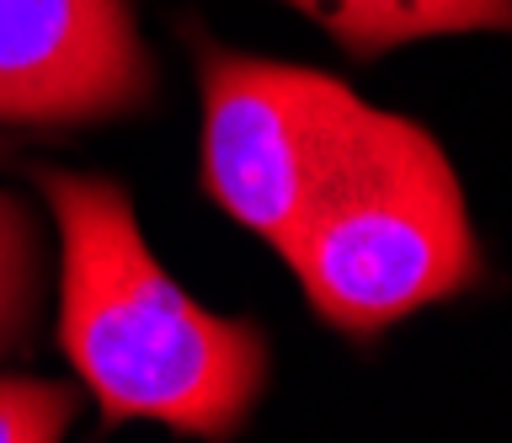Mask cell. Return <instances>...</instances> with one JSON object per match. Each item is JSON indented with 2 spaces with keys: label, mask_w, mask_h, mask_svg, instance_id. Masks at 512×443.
<instances>
[{
  "label": "cell",
  "mask_w": 512,
  "mask_h": 443,
  "mask_svg": "<svg viewBox=\"0 0 512 443\" xmlns=\"http://www.w3.org/2000/svg\"><path fill=\"white\" fill-rule=\"evenodd\" d=\"M358 59L448 33H512V0H288Z\"/></svg>",
  "instance_id": "5b68a950"
},
{
  "label": "cell",
  "mask_w": 512,
  "mask_h": 443,
  "mask_svg": "<svg viewBox=\"0 0 512 443\" xmlns=\"http://www.w3.org/2000/svg\"><path fill=\"white\" fill-rule=\"evenodd\" d=\"M32 289H38V267H32V230L16 198L0 193V358L16 353L32 321Z\"/></svg>",
  "instance_id": "8992f818"
},
{
  "label": "cell",
  "mask_w": 512,
  "mask_h": 443,
  "mask_svg": "<svg viewBox=\"0 0 512 443\" xmlns=\"http://www.w3.org/2000/svg\"><path fill=\"white\" fill-rule=\"evenodd\" d=\"M150 102L155 65L128 0H0L6 129H80Z\"/></svg>",
  "instance_id": "277c9868"
},
{
  "label": "cell",
  "mask_w": 512,
  "mask_h": 443,
  "mask_svg": "<svg viewBox=\"0 0 512 443\" xmlns=\"http://www.w3.org/2000/svg\"><path fill=\"white\" fill-rule=\"evenodd\" d=\"M283 262L320 321L352 337L464 294L480 278V241L443 145L374 107Z\"/></svg>",
  "instance_id": "7a4b0ae2"
},
{
  "label": "cell",
  "mask_w": 512,
  "mask_h": 443,
  "mask_svg": "<svg viewBox=\"0 0 512 443\" xmlns=\"http://www.w3.org/2000/svg\"><path fill=\"white\" fill-rule=\"evenodd\" d=\"M59 225V347L102 411V433L160 422L187 438H230L267 385V337L214 315L144 246L118 182L32 171Z\"/></svg>",
  "instance_id": "6da1fadb"
},
{
  "label": "cell",
  "mask_w": 512,
  "mask_h": 443,
  "mask_svg": "<svg viewBox=\"0 0 512 443\" xmlns=\"http://www.w3.org/2000/svg\"><path fill=\"white\" fill-rule=\"evenodd\" d=\"M198 91V182L208 203L288 257L336 166L363 139L374 107L336 75L251 59L208 38H198Z\"/></svg>",
  "instance_id": "3957f363"
},
{
  "label": "cell",
  "mask_w": 512,
  "mask_h": 443,
  "mask_svg": "<svg viewBox=\"0 0 512 443\" xmlns=\"http://www.w3.org/2000/svg\"><path fill=\"white\" fill-rule=\"evenodd\" d=\"M80 395L54 379H0V443H59Z\"/></svg>",
  "instance_id": "52a82bcc"
}]
</instances>
